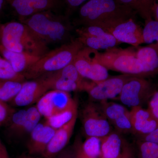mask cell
<instances>
[{"label": "cell", "mask_w": 158, "mask_h": 158, "mask_svg": "<svg viewBox=\"0 0 158 158\" xmlns=\"http://www.w3.org/2000/svg\"><path fill=\"white\" fill-rule=\"evenodd\" d=\"M136 13L116 0H88L80 8L73 25L97 26L107 31L118 23L134 19Z\"/></svg>", "instance_id": "cell-1"}, {"label": "cell", "mask_w": 158, "mask_h": 158, "mask_svg": "<svg viewBox=\"0 0 158 158\" xmlns=\"http://www.w3.org/2000/svg\"><path fill=\"white\" fill-rule=\"evenodd\" d=\"M23 23L43 42L49 44L68 43L73 40V24L66 16L56 14L52 10L32 15Z\"/></svg>", "instance_id": "cell-2"}, {"label": "cell", "mask_w": 158, "mask_h": 158, "mask_svg": "<svg viewBox=\"0 0 158 158\" xmlns=\"http://www.w3.org/2000/svg\"><path fill=\"white\" fill-rule=\"evenodd\" d=\"M0 40L1 45L12 52L41 57L49 51L48 46L21 22H11L1 26Z\"/></svg>", "instance_id": "cell-3"}, {"label": "cell", "mask_w": 158, "mask_h": 158, "mask_svg": "<svg viewBox=\"0 0 158 158\" xmlns=\"http://www.w3.org/2000/svg\"><path fill=\"white\" fill-rule=\"evenodd\" d=\"M84 46L77 38L68 43L49 51L23 73L27 80H35L57 71L72 63Z\"/></svg>", "instance_id": "cell-4"}, {"label": "cell", "mask_w": 158, "mask_h": 158, "mask_svg": "<svg viewBox=\"0 0 158 158\" xmlns=\"http://www.w3.org/2000/svg\"><path fill=\"white\" fill-rule=\"evenodd\" d=\"M94 59L108 70L141 77H148L143 65L136 56V50L131 48L122 49L114 47L106 50L103 53L95 50Z\"/></svg>", "instance_id": "cell-5"}, {"label": "cell", "mask_w": 158, "mask_h": 158, "mask_svg": "<svg viewBox=\"0 0 158 158\" xmlns=\"http://www.w3.org/2000/svg\"><path fill=\"white\" fill-rule=\"evenodd\" d=\"M156 88L145 78L134 77L125 83L118 98L123 104L128 106H141L149 100Z\"/></svg>", "instance_id": "cell-6"}, {"label": "cell", "mask_w": 158, "mask_h": 158, "mask_svg": "<svg viewBox=\"0 0 158 158\" xmlns=\"http://www.w3.org/2000/svg\"><path fill=\"white\" fill-rule=\"evenodd\" d=\"M83 128L87 137L101 138L111 132V127L100 104L90 103L82 110Z\"/></svg>", "instance_id": "cell-7"}, {"label": "cell", "mask_w": 158, "mask_h": 158, "mask_svg": "<svg viewBox=\"0 0 158 158\" xmlns=\"http://www.w3.org/2000/svg\"><path fill=\"white\" fill-rule=\"evenodd\" d=\"M77 106L69 92L51 90L43 95L36 103L41 116L47 118Z\"/></svg>", "instance_id": "cell-8"}, {"label": "cell", "mask_w": 158, "mask_h": 158, "mask_svg": "<svg viewBox=\"0 0 158 158\" xmlns=\"http://www.w3.org/2000/svg\"><path fill=\"white\" fill-rule=\"evenodd\" d=\"M75 32L84 46L95 50H106L120 44L110 33L97 26L80 27L76 29Z\"/></svg>", "instance_id": "cell-9"}, {"label": "cell", "mask_w": 158, "mask_h": 158, "mask_svg": "<svg viewBox=\"0 0 158 158\" xmlns=\"http://www.w3.org/2000/svg\"><path fill=\"white\" fill-rule=\"evenodd\" d=\"M95 50L84 47L77 54L73 63L79 73L95 84L109 77L108 70L94 59Z\"/></svg>", "instance_id": "cell-10"}, {"label": "cell", "mask_w": 158, "mask_h": 158, "mask_svg": "<svg viewBox=\"0 0 158 158\" xmlns=\"http://www.w3.org/2000/svg\"><path fill=\"white\" fill-rule=\"evenodd\" d=\"M134 77L137 76L123 74L109 77L106 80L95 84L87 92L90 98L94 100L102 102L115 98L119 96L125 83Z\"/></svg>", "instance_id": "cell-11"}, {"label": "cell", "mask_w": 158, "mask_h": 158, "mask_svg": "<svg viewBox=\"0 0 158 158\" xmlns=\"http://www.w3.org/2000/svg\"><path fill=\"white\" fill-rule=\"evenodd\" d=\"M19 17L20 22L43 11L52 10L62 5V0H6Z\"/></svg>", "instance_id": "cell-12"}, {"label": "cell", "mask_w": 158, "mask_h": 158, "mask_svg": "<svg viewBox=\"0 0 158 158\" xmlns=\"http://www.w3.org/2000/svg\"><path fill=\"white\" fill-rule=\"evenodd\" d=\"M143 29L133 18L118 23L107 31L116 38L119 43L128 44L135 47L143 43Z\"/></svg>", "instance_id": "cell-13"}, {"label": "cell", "mask_w": 158, "mask_h": 158, "mask_svg": "<svg viewBox=\"0 0 158 158\" xmlns=\"http://www.w3.org/2000/svg\"><path fill=\"white\" fill-rule=\"evenodd\" d=\"M49 90L48 86L41 79L23 82L19 93L11 102L18 107L30 106L37 103Z\"/></svg>", "instance_id": "cell-14"}, {"label": "cell", "mask_w": 158, "mask_h": 158, "mask_svg": "<svg viewBox=\"0 0 158 158\" xmlns=\"http://www.w3.org/2000/svg\"><path fill=\"white\" fill-rule=\"evenodd\" d=\"M130 114L133 133L139 137L149 134L158 127V119L148 109L134 107L131 108Z\"/></svg>", "instance_id": "cell-15"}, {"label": "cell", "mask_w": 158, "mask_h": 158, "mask_svg": "<svg viewBox=\"0 0 158 158\" xmlns=\"http://www.w3.org/2000/svg\"><path fill=\"white\" fill-rule=\"evenodd\" d=\"M77 114L62 127L56 130L53 137L42 154L44 158H52L62 151L70 141L76 123Z\"/></svg>", "instance_id": "cell-16"}, {"label": "cell", "mask_w": 158, "mask_h": 158, "mask_svg": "<svg viewBox=\"0 0 158 158\" xmlns=\"http://www.w3.org/2000/svg\"><path fill=\"white\" fill-rule=\"evenodd\" d=\"M56 130L45 122L38 123L30 133L27 145L29 154L42 155Z\"/></svg>", "instance_id": "cell-17"}, {"label": "cell", "mask_w": 158, "mask_h": 158, "mask_svg": "<svg viewBox=\"0 0 158 158\" xmlns=\"http://www.w3.org/2000/svg\"><path fill=\"white\" fill-rule=\"evenodd\" d=\"M38 78L41 79L45 82L50 90H61L69 93L71 91L87 92L95 84L93 81H88L85 84H80L69 79L57 76L52 73L44 75Z\"/></svg>", "instance_id": "cell-18"}, {"label": "cell", "mask_w": 158, "mask_h": 158, "mask_svg": "<svg viewBox=\"0 0 158 158\" xmlns=\"http://www.w3.org/2000/svg\"><path fill=\"white\" fill-rule=\"evenodd\" d=\"M0 53L18 73L22 74L40 59V56L9 50L0 44Z\"/></svg>", "instance_id": "cell-19"}, {"label": "cell", "mask_w": 158, "mask_h": 158, "mask_svg": "<svg viewBox=\"0 0 158 158\" xmlns=\"http://www.w3.org/2000/svg\"><path fill=\"white\" fill-rule=\"evenodd\" d=\"M136 56L146 71L148 77L158 72V45L149 44L136 50Z\"/></svg>", "instance_id": "cell-20"}, {"label": "cell", "mask_w": 158, "mask_h": 158, "mask_svg": "<svg viewBox=\"0 0 158 158\" xmlns=\"http://www.w3.org/2000/svg\"><path fill=\"white\" fill-rule=\"evenodd\" d=\"M101 140V158H120L123 141L119 133L110 132Z\"/></svg>", "instance_id": "cell-21"}, {"label": "cell", "mask_w": 158, "mask_h": 158, "mask_svg": "<svg viewBox=\"0 0 158 158\" xmlns=\"http://www.w3.org/2000/svg\"><path fill=\"white\" fill-rule=\"evenodd\" d=\"M23 82L0 80V100L11 102L22 87Z\"/></svg>", "instance_id": "cell-22"}, {"label": "cell", "mask_w": 158, "mask_h": 158, "mask_svg": "<svg viewBox=\"0 0 158 158\" xmlns=\"http://www.w3.org/2000/svg\"><path fill=\"white\" fill-rule=\"evenodd\" d=\"M77 114V106L46 118L45 122L51 127L57 130L65 125Z\"/></svg>", "instance_id": "cell-23"}, {"label": "cell", "mask_w": 158, "mask_h": 158, "mask_svg": "<svg viewBox=\"0 0 158 158\" xmlns=\"http://www.w3.org/2000/svg\"><path fill=\"white\" fill-rule=\"evenodd\" d=\"M142 36L143 43L158 45V21L153 18L145 20Z\"/></svg>", "instance_id": "cell-24"}, {"label": "cell", "mask_w": 158, "mask_h": 158, "mask_svg": "<svg viewBox=\"0 0 158 158\" xmlns=\"http://www.w3.org/2000/svg\"><path fill=\"white\" fill-rule=\"evenodd\" d=\"M27 110L15 111L11 115L9 122L10 134L17 137L22 136V131L25 122Z\"/></svg>", "instance_id": "cell-25"}, {"label": "cell", "mask_w": 158, "mask_h": 158, "mask_svg": "<svg viewBox=\"0 0 158 158\" xmlns=\"http://www.w3.org/2000/svg\"><path fill=\"white\" fill-rule=\"evenodd\" d=\"M83 153L87 158H101L100 138L95 137H87L82 144Z\"/></svg>", "instance_id": "cell-26"}, {"label": "cell", "mask_w": 158, "mask_h": 158, "mask_svg": "<svg viewBox=\"0 0 158 158\" xmlns=\"http://www.w3.org/2000/svg\"><path fill=\"white\" fill-rule=\"evenodd\" d=\"M100 105L105 116L108 120L113 123L118 117L129 112L124 106L107 101L101 102Z\"/></svg>", "instance_id": "cell-27"}, {"label": "cell", "mask_w": 158, "mask_h": 158, "mask_svg": "<svg viewBox=\"0 0 158 158\" xmlns=\"http://www.w3.org/2000/svg\"><path fill=\"white\" fill-rule=\"evenodd\" d=\"M0 80L23 82L26 79L22 74L14 70L9 62L0 56Z\"/></svg>", "instance_id": "cell-28"}, {"label": "cell", "mask_w": 158, "mask_h": 158, "mask_svg": "<svg viewBox=\"0 0 158 158\" xmlns=\"http://www.w3.org/2000/svg\"><path fill=\"white\" fill-rule=\"evenodd\" d=\"M41 116L36 106L31 107L27 110L25 122L22 131V136L30 134L39 123Z\"/></svg>", "instance_id": "cell-29"}, {"label": "cell", "mask_w": 158, "mask_h": 158, "mask_svg": "<svg viewBox=\"0 0 158 158\" xmlns=\"http://www.w3.org/2000/svg\"><path fill=\"white\" fill-rule=\"evenodd\" d=\"M82 144L80 138H77L73 144L65 147L52 158H87L82 151Z\"/></svg>", "instance_id": "cell-30"}, {"label": "cell", "mask_w": 158, "mask_h": 158, "mask_svg": "<svg viewBox=\"0 0 158 158\" xmlns=\"http://www.w3.org/2000/svg\"><path fill=\"white\" fill-rule=\"evenodd\" d=\"M138 149L139 158H158V144L140 141Z\"/></svg>", "instance_id": "cell-31"}, {"label": "cell", "mask_w": 158, "mask_h": 158, "mask_svg": "<svg viewBox=\"0 0 158 158\" xmlns=\"http://www.w3.org/2000/svg\"><path fill=\"white\" fill-rule=\"evenodd\" d=\"M113 123L118 133H133L130 111L118 117Z\"/></svg>", "instance_id": "cell-32"}, {"label": "cell", "mask_w": 158, "mask_h": 158, "mask_svg": "<svg viewBox=\"0 0 158 158\" xmlns=\"http://www.w3.org/2000/svg\"><path fill=\"white\" fill-rule=\"evenodd\" d=\"M154 0H138V13L144 20L152 18V10Z\"/></svg>", "instance_id": "cell-33"}, {"label": "cell", "mask_w": 158, "mask_h": 158, "mask_svg": "<svg viewBox=\"0 0 158 158\" xmlns=\"http://www.w3.org/2000/svg\"><path fill=\"white\" fill-rule=\"evenodd\" d=\"M15 111L6 102L0 100V126L8 123Z\"/></svg>", "instance_id": "cell-34"}, {"label": "cell", "mask_w": 158, "mask_h": 158, "mask_svg": "<svg viewBox=\"0 0 158 158\" xmlns=\"http://www.w3.org/2000/svg\"><path fill=\"white\" fill-rule=\"evenodd\" d=\"M148 109L158 119V88H156L150 98Z\"/></svg>", "instance_id": "cell-35"}, {"label": "cell", "mask_w": 158, "mask_h": 158, "mask_svg": "<svg viewBox=\"0 0 158 158\" xmlns=\"http://www.w3.org/2000/svg\"><path fill=\"white\" fill-rule=\"evenodd\" d=\"M120 158H135L132 148L126 140L123 141Z\"/></svg>", "instance_id": "cell-36"}, {"label": "cell", "mask_w": 158, "mask_h": 158, "mask_svg": "<svg viewBox=\"0 0 158 158\" xmlns=\"http://www.w3.org/2000/svg\"><path fill=\"white\" fill-rule=\"evenodd\" d=\"M139 137L141 139L140 141H149L158 144V127L149 134Z\"/></svg>", "instance_id": "cell-37"}, {"label": "cell", "mask_w": 158, "mask_h": 158, "mask_svg": "<svg viewBox=\"0 0 158 158\" xmlns=\"http://www.w3.org/2000/svg\"><path fill=\"white\" fill-rule=\"evenodd\" d=\"M121 5L126 6L138 13V0H116Z\"/></svg>", "instance_id": "cell-38"}, {"label": "cell", "mask_w": 158, "mask_h": 158, "mask_svg": "<svg viewBox=\"0 0 158 158\" xmlns=\"http://www.w3.org/2000/svg\"><path fill=\"white\" fill-rule=\"evenodd\" d=\"M69 9L74 10L88 0H62Z\"/></svg>", "instance_id": "cell-39"}, {"label": "cell", "mask_w": 158, "mask_h": 158, "mask_svg": "<svg viewBox=\"0 0 158 158\" xmlns=\"http://www.w3.org/2000/svg\"><path fill=\"white\" fill-rule=\"evenodd\" d=\"M152 13V17L154 18V19L158 21V0H154Z\"/></svg>", "instance_id": "cell-40"}, {"label": "cell", "mask_w": 158, "mask_h": 158, "mask_svg": "<svg viewBox=\"0 0 158 158\" xmlns=\"http://www.w3.org/2000/svg\"><path fill=\"white\" fill-rule=\"evenodd\" d=\"M0 158H9L7 149L0 140Z\"/></svg>", "instance_id": "cell-41"}, {"label": "cell", "mask_w": 158, "mask_h": 158, "mask_svg": "<svg viewBox=\"0 0 158 158\" xmlns=\"http://www.w3.org/2000/svg\"><path fill=\"white\" fill-rule=\"evenodd\" d=\"M18 158H36L34 157L31 156L26 155H23L21 156Z\"/></svg>", "instance_id": "cell-42"}, {"label": "cell", "mask_w": 158, "mask_h": 158, "mask_svg": "<svg viewBox=\"0 0 158 158\" xmlns=\"http://www.w3.org/2000/svg\"><path fill=\"white\" fill-rule=\"evenodd\" d=\"M5 1V0H0V10H1V9L2 8L3 4H4Z\"/></svg>", "instance_id": "cell-43"}, {"label": "cell", "mask_w": 158, "mask_h": 158, "mask_svg": "<svg viewBox=\"0 0 158 158\" xmlns=\"http://www.w3.org/2000/svg\"></svg>", "instance_id": "cell-44"}]
</instances>
